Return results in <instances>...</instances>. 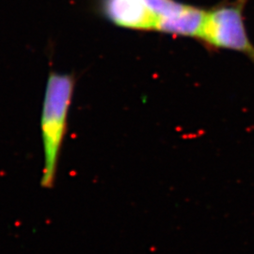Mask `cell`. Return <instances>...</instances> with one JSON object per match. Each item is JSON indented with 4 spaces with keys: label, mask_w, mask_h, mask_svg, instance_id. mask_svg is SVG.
Masks as SVG:
<instances>
[{
    "label": "cell",
    "mask_w": 254,
    "mask_h": 254,
    "mask_svg": "<svg viewBox=\"0 0 254 254\" xmlns=\"http://www.w3.org/2000/svg\"><path fill=\"white\" fill-rule=\"evenodd\" d=\"M248 0H236L207 10L199 40L215 48L235 50L254 62V46L247 34L243 10Z\"/></svg>",
    "instance_id": "obj_2"
},
{
    "label": "cell",
    "mask_w": 254,
    "mask_h": 254,
    "mask_svg": "<svg viewBox=\"0 0 254 254\" xmlns=\"http://www.w3.org/2000/svg\"><path fill=\"white\" fill-rule=\"evenodd\" d=\"M75 80L70 73L52 72L46 83L41 117L45 164L41 186L54 187L59 158L67 130V120L73 100Z\"/></svg>",
    "instance_id": "obj_1"
},
{
    "label": "cell",
    "mask_w": 254,
    "mask_h": 254,
    "mask_svg": "<svg viewBox=\"0 0 254 254\" xmlns=\"http://www.w3.org/2000/svg\"><path fill=\"white\" fill-rule=\"evenodd\" d=\"M101 10L114 25L134 30H155L159 20L148 0H101Z\"/></svg>",
    "instance_id": "obj_3"
}]
</instances>
